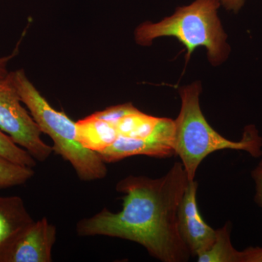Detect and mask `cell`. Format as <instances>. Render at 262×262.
I'll return each mask as SVG.
<instances>
[{"label":"cell","instance_id":"1","mask_svg":"<svg viewBox=\"0 0 262 262\" xmlns=\"http://www.w3.org/2000/svg\"><path fill=\"white\" fill-rule=\"evenodd\" d=\"M182 163H176L159 179L129 176L116 185L125 194L117 213L103 208L76 225L80 237L107 236L141 245L164 262L187 261L191 252L183 239L177 213L188 182Z\"/></svg>","mask_w":262,"mask_h":262},{"label":"cell","instance_id":"2","mask_svg":"<svg viewBox=\"0 0 262 262\" xmlns=\"http://www.w3.org/2000/svg\"><path fill=\"white\" fill-rule=\"evenodd\" d=\"M179 93L182 106L178 117L174 120V151L182 160L188 180H194L201 162L219 150L244 151L253 158H259L262 138L254 125L246 127L241 141L229 140L210 125L202 113L201 84L195 82L184 86Z\"/></svg>","mask_w":262,"mask_h":262},{"label":"cell","instance_id":"3","mask_svg":"<svg viewBox=\"0 0 262 262\" xmlns=\"http://www.w3.org/2000/svg\"><path fill=\"white\" fill-rule=\"evenodd\" d=\"M21 102L43 134L53 142V151L68 162L83 182L101 180L107 175L106 163L96 151L84 147L77 141L76 122L65 113L52 107L26 76L24 70L9 72Z\"/></svg>","mask_w":262,"mask_h":262},{"label":"cell","instance_id":"4","mask_svg":"<svg viewBox=\"0 0 262 262\" xmlns=\"http://www.w3.org/2000/svg\"><path fill=\"white\" fill-rule=\"evenodd\" d=\"M220 4V0H195L158 23L141 24L135 32L136 42L149 46L157 38L175 37L187 49V61L196 48L204 47L211 63L218 64L228 50L227 35L217 15Z\"/></svg>","mask_w":262,"mask_h":262},{"label":"cell","instance_id":"5","mask_svg":"<svg viewBox=\"0 0 262 262\" xmlns=\"http://www.w3.org/2000/svg\"><path fill=\"white\" fill-rule=\"evenodd\" d=\"M20 102L8 73L0 78V130L37 161H46L53 152V146L42 141V131Z\"/></svg>","mask_w":262,"mask_h":262},{"label":"cell","instance_id":"6","mask_svg":"<svg viewBox=\"0 0 262 262\" xmlns=\"http://www.w3.org/2000/svg\"><path fill=\"white\" fill-rule=\"evenodd\" d=\"M105 163H115L135 155L168 158L174 151V120L163 118L151 135L144 139L119 137L111 146L98 152Z\"/></svg>","mask_w":262,"mask_h":262},{"label":"cell","instance_id":"7","mask_svg":"<svg viewBox=\"0 0 262 262\" xmlns=\"http://www.w3.org/2000/svg\"><path fill=\"white\" fill-rule=\"evenodd\" d=\"M198 187L195 181L188 182L177 213L179 232L194 256L210 249L216 237V230L205 222L198 209Z\"/></svg>","mask_w":262,"mask_h":262},{"label":"cell","instance_id":"8","mask_svg":"<svg viewBox=\"0 0 262 262\" xmlns=\"http://www.w3.org/2000/svg\"><path fill=\"white\" fill-rule=\"evenodd\" d=\"M56 227L46 217L34 221L19 234L0 262H51Z\"/></svg>","mask_w":262,"mask_h":262},{"label":"cell","instance_id":"9","mask_svg":"<svg viewBox=\"0 0 262 262\" xmlns=\"http://www.w3.org/2000/svg\"><path fill=\"white\" fill-rule=\"evenodd\" d=\"M18 196H0V261L19 234L34 222Z\"/></svg>","mask_w":262,"mask_h":262},{"label":"cell","instance_id":"10","mask_svg":"<svg viewBox=\"0 0 262 262\" xmlns=\"http://www.w3.org/2000/svg\"><path fill=\"white\" fill-rule=\"evenodd\" d=\"M76 134L84 147L97 153L111 146L119 137L115 123L92 115L76 122Z\"/></svg>","mask_w":262,"mask_h":262},{"label":"cell","instance_id":"11","mask_svg":"<svg viewBox=\"0 0 262 262\" xmlns=\"http://www.w3.org/2000/svg\"><path fill=\"white\" fill-rule=\"evenodd\" d=\"M231 225L227 223L217 229L214 244L206 252L198 256L199 262H246V252L238 251L230 241Z\"/></svg>","mask_w":262,"mask_h":262},{"label":"cell","instance_id":"12","mask_svg":"<svg viewBox=\"0 0 262 262\" xmlns=\"http://www.w3.org/2000/svg\"><path fill=\"white\" fill-rule=\"evenodd\" d=\"M160 120L161 117L151 116L137 110L122 117L115 125L119 137L144 139L152 134Z\"/></svg>","mask_w":262,"mask_h":262},{"label":"cell","instance_id":"13","mask_svg":"<svg viewBox=\"0 0 262 262\" xmlns=\"http://www.w3.org/2000/svg\"><path fill=\"white\" fill-rule=\"evenodd\" d=\"M34 175L32 168L13 163L0 155V189L22 185Z\"/></svg>","mask_w":262,"mask_h":262},{"label":"cell","instance_id":"14","mask_svg":"<svg viewBox=\"0 0 262 262\" xmlns=\"http://www.w3.org/2000/svg\"><path fill=\"white\" fill-rule=\"evenodd\" d=\"M0 155L7 159L23 166L34 168L37 165V160L12 140L11 139L0 130Z\"/></svg>","mask_w":262,"mask_h":262},{"label":"cell","instance_id":"15","mask_svg":"<svg viewBox=\"0 0 262 262\" xmlns=\"http://www.w3.org/2000/svg\"><path fill=\"white\" fill-rule=\"evenodd\" d=\"M137 110L138 108L135 107L132 103H126L117 105V106H110L102 111L96 112V113L92 114V115L96 118L115 123L122 117L133 113V112H135Z\"/></svg>","mask_w":262,"mask_h":262},{"label":"cell","instance_id":"16","mask_svg":"<svg viewBox=\"0 0 262 262\" xmlns=\"http://www.w3.org/2000/svg\"><path fill=\"white\" fill-rule=\"evenodd\" d=\"M261 159L258 165L251 171V177L255 183L254 201L258 206L262 208V150L259 157Z\"/></svg>","mask_w":262,"mask_h":262},{"label":"cell","instance_id":"17","mask_svg":"<svg viewBox=\"0 0 262 262\" xmlns=\"http://www.w3.org/2000/svg\"><path fill=\"white\" fill-rule=\"evenodd\" d=\"M248 257L249 262H262V248H248Z\"/></svg>","mask_w":262,"mask_h":262},{"label":"cell","instance_id":"18","mask_svg":"<svg viewBox=\"0 0 262 262\" xmlns=\"http://www.w3.org/2000/svg\"><path fill=\"white\" fill-rule=\"evenodd\" d=\"M226 9L237 11L244 4V0H220Z\"/></svg>","mask_w":262,"mask_h":262},{"label":"cell","instance_id":"19","mask_svg":"<svg viewBox=\"0 0 262 262\" xmlns=\"http://www.w3.org/2000/svg\"><path fill=\"white\" fill-rule=\"evenodd\" d=\"M15 54H16V51H15L14 53H12V55H10V56L0 57V78L6 77L9 73L7 70V66H8L10 60L12 59Z\"/></svg>","mask_w":262,"mask_h":262}]
</instances>
